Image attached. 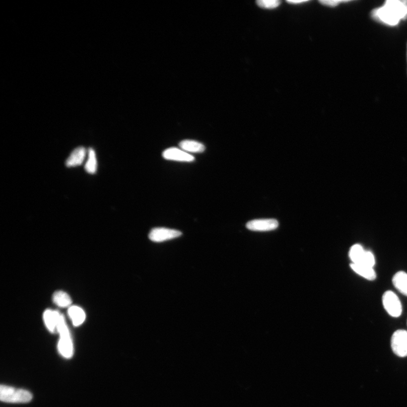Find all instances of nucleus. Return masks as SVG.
<instances>
[{
  "label": "nucleus",
  "instance_id": "nucleus-3",
  "mask_svg": "<svg viewBox=\"0 0 407 407\" xmlns=\"http://www.w3.org/2000/svg\"><path fill=\"white\" fill-rule=\"evenodd\" d=\"M0 399L6 403H25L32 399V395L29 391L2 385L0 387Z\"/></svg>",
  "mask_w": 407,
  "mask_h": 407
},
{
  "label": "nucleus",
  "instance_id": "nucleus-2",
  "mask_svg": "<svg viewBox=\"0 0 407 407\" xmlns=\"http://www.w3.org/2000/svg\"><path fill=\"white\" fill-rule=\"evenodd\" d=\"M57 331L60 335L58 342L59 353L64 358L70 359L72 357L74 353L73 342L64 316L59 312Z\"/></svg>",
  "mask_w": 407,
  "mask_h": 407
},
{
  "label": "nucleus",
  "instance_id": "nucleus-12",
  "mask_svg": "<svg viewBox=\"0 0 407 407\" xmlns=\"http://www.w3.org/2000/svg\"><path fill=\"white\" fill-rule=\"evenodd\" d=\"M58 314V311H52L50 309L46 310L44 313V322L50 332H55L57 331Z\"/></svg>",
  "mask_w": 407,
  "mask_h": 407
},
{
  "label": "nucleus",
  "instance_id": "nucleus-13",
  "mask_svg": "<svg viewBox=\"0 0 407 407\" xmlns=\"http://www.w3.org/2000/svg\"><path fill=\"white\" fill-rule=\"evenodd\" d=\"M180 149L185 152L189 153H202L206 150L205 145L202 143L191 140H184L179 143Z\"/></svg>",
  "mask_w": 407,
  "mask_h": 407
},
{
  "label": "nucleus",
  "instance_id": "nucleus-4",
  "mask_svg": "<svg viewBox=\"0 0 407 407\" xmlns=\"http://www.w3.org/2000/svg\"><path fill=\"white\" fill-rule=\"evenodd\" d=\"M349 257L352 263L373 267L375 257L371 251L365 250L362 245L356 244L351 248Z\"/></svg>",
  "mask_w": 407,
  "mask_h": 407
},
{
  "label": "nucleus",
  "instance_id": "nucleus-8",
  "mask_svg": "<svg viewBox=\"0 0 407 407\" xmlns=\"http://www.w3.org/2000/svg\"><path fill=\"white\" fill-rule=\"evenodd\" d=\"M279 225L275 219H259L249 221L246 228L254 231H269L276 229Z\"/></svg>",
  "mask_w": 407,
  "mask_h": 407
},
{
  "label": "nucleus",
  "instance_id": "nucleus-18",
  "mask_svg": "<svg viewBox=\"0 0 407 407\" xmlns=\"http://www.w3.org/2000/svg\"><path fill=\"white\" fill-rule=\"evenodd\" d=\"M258 7L265 9H274L278 8L281 2L279 0H258L256 2Z\"/></svg>",
  "mask_w": 407,
  "mask_h": 407
},
{
  "label": "nucleus",
  "instance_id": "nucleus-7",
  "mask_svg": "<svg viewBox=\"0 0 407 407\" xmlns=\"http://www.w3.org/2000/svg\"><path fill=\"white\" fill-rule=\"evenodd\" d=\"M182 235L180 231L164 228L152 229L149 234V238L154 242H163L177 238Z\"/></svg>",
  "mask_w": 407,
  "mask_h": 407
},
{
  "label": "nucleus",
  "instance_id": "nucleus-16",
  "mask_svg": "<svg viewBox=\"0 0 407 407\" xmlns=\"http://www.w3.org/2000/svg\"><path fill=\"white\" fill-rule=\"evenodd\" d=\"M53 302L60 307L70 306L72 301L70 296L62 291H58L53 295Z\"/></svg>",
  "mask_w": 407,
  "mask_h": 407
},
{
  "label": "nucleus",
  "instance_id": "nucleus-1",
  "mask_svg": "<svg viewBox=\"0 0 407 407\" xmlns=\"http://www.w3.org/2000/svg\"><path fill=\"white\" fill-rule=\"evenodd\" d=\"M376 20L388 25L394 26L400 20L407 18V1H387L385 6L372 12Z\"/></svg>",
  "mask_w": 407,
  "mask_h": 407
},
{
  "label": "nucleus",
  "instance_id": "nucleus-19",
  "mask_svg": "<svg viewBox=\"0 0 407 407\" xmlns=\"http://www.w3.org/2000/svg\"><path fill=\"white\" fill-rule=\"evenodd\" d=\"M349 2L348 1H340V0H321V1H319L322 6H324L328 7L331 8H334L336 6H338V5L342 3H347Z\"/></svg>",
  "mask_w": 407,
  "mask_h": 407
},
{
  "label": "nucleus",
  "instance_id": "nucleus-9",
  "mask_svg": "<svg viewBox=\"0 0 407 407\" xmlns=\"http://www.w3.org/2000/svg\"><path fill=\"white\" fill-rule=\"evenodd\" d=\"M164 158L166 160L180 161V162H193L195 160L194 157L177 148H170L164 151L163 154Z\"/></svg>",
  "mask_w": 407,
  "mask_h": 407
},
{
  "label": "nucleus",
  "instance_id": "nucleus-10",
  "mask_svg": "<svg viewBox=\"0 0 407 407\" xmlns=\"http://www.w3.org/2000/svg\"><path fill=\"white\" fill-rule=\"evenodd\" d=\"M86 156V150L83 147H78L74 150L66 161V166L68 168L76 167L80 166L84 162Z\"/></svg>",
  "mask_w": 407,
  "mask_h": 407
},
{
  "label": "nucleus",
  "instance_id": "nucleus-20",
  "mask_svg": "<svg viewBox=\"0 0 407 407\" xmlns=\"http://www.w3.org/2000/svg\"><path fill=\"white\" fill-rule=\"evenodd\" d=\"M307 2H308V1H304V0H303V1H287V3H288L289 4H293V5H294V4L297 5L298 4H299L307 3Z\"/></svg>",
  "mask_w": 407,
  "mask_h": 407
},
{
  "label": "nucleus",
  "instance_id": "nucleus-15",
  "mask_svg": "<svg viewBox=\"0 0 407 407\" xmlns=\"http://www.w3.org/2000/svg\"><path fill=\"white\" fill-rule=\"evenodd\" d=\"M68 314L73 325L79 326L85 321L86 314L83 310L78 306H72L68 310Z\"/></svg>",
  "mask_w": 407,
  "mask_h": 407
},
{
  "label": "nucleus",
  "instance_id": "nucleus-11",
  "mask_svg": "<svg viewBox=\"0 0 407 407\" xmlns=\"http://www.w3.org/2000/svg\"><path fill=\"white\" fill-rule=\"evenodd\" d=\"M350 267L356 274L364 277L369 281H373L376 279V273L373 267L363 265L356 264L351 263Z\"/></svg>",
  "mask_w": 407,
  "mask_h": 407
},
{
  "label": "nucleus",
  "instance_id": "nucleus-6",
  "mask_svg": "<svg viewBox=\"0 0 407 407\" xmlns=\"http://www.w3.org/2000/svg\"><path fill=\"white\" fill-rule=\"evenodd\" d=\"M391 346L393 352L400 358L407 356V331L397 330L392 334Z\"/></svg>",
  "mask_w": 407,
  "mask_h": 407
},
{
  "label": "nucleus",
  "instance_id": "nucleus-5",
  "mask_svg": "<svg viewBox=\"0 0 407 407\" xmlns=\"http://www.w3.org/2000/svg\"><path fill=\"white\" fill-rule=\"evenodd\" d=\"M382 303L386 312L393 317H399L402 313V305L397 296L391 291L383 294Z\"/></svg>",
  "mask_w": 407,
  "mask_h": 407
},
{
  "label": "nucleus",
  "instance_id": "nucleus-17",
  "mask_svg": "<svg viewBox=\"0 0 407 407\" xmlns=\"http://www.w3.org/2000/svg\"><path fill=\"white\" fill-rule=\"evenodd\" d=\"M98 168V163H97L96 153L92 149L89 150V157L85 165V169L87 173L91 174L96 173Z\"/></svg>",
  "mask_w": 407,
  "mask_h": 407
},
{
  "label": "nucleus",
  "instance_id": "nucleus-14",
  "mask_svg": "<svg viewBox=\"0 0 407 407\" xmlns=\"http://www.w3.org/2000/svg\"><path fill=\"white\" fill-rule=\"evenodd\" d=\"M392 283L401 294L407 297V274L405 272H397L393 277Z\"/></svg>",
  "mask_w": 407,
  "mask_h": 407
}]
</instances>
